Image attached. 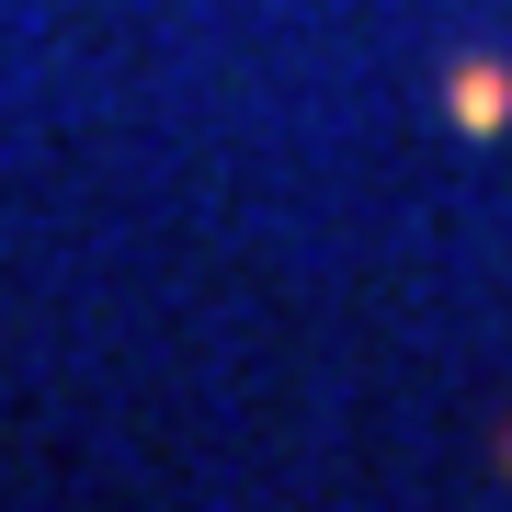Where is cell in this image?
Wrapping results in <instances>:
<instances>
[{"instance_id":"6da1fadb","label":"cell","mask_w":512,"mask_h":512,"mask_svg":"<svg viewBox=\"0 0 512 512\" xmlns=\"http://www.w3.org/2000/svg\"><path fill=\"white\" fill-rule=\"evenodd\" d=\"M456 126H512V69H456Z\"/></svg>"}]
</instances>
